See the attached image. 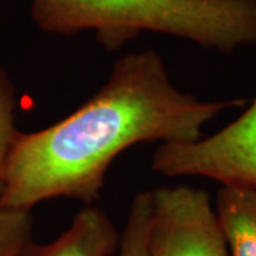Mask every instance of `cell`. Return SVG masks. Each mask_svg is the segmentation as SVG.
Instances as JSON below:
<instances>
[{
  "mask_svg": "<svg viewBox=\"0 0 256 256\" xmlns=\"http://www.w3.org/2000/svg\"><path fill=\"white\" fill-rule=\"evenodd\" d=\"M244 100L201 101L180 90L161 54L148 48L120 57L107 82L66 118L20 132L12 150L0 205L30 210L40 202L100 198L114 160L141 142L185 144Z\"/></svg>",
  "mask_w": 256,
  "mask_h": 256,
  "instance_id": "obj_1",
  "label": "cell"
},
{
  "mask_svg": "<svg viewBox=\"0 0 256 256\" xmlns=\"http://www.w3.org/2000/svg\"><path fill=\"white\" fill-rule=\"evenodd\" d=\"M42 32H92L108 52L142 33L178 37L229 54L256 44V0H30Z\"/></svg>",
  "mask_w": 256,
  "mask_h": 256,
  "instance_id": "obj_2",
  "label": "cell"
},
{
  "mask_svg": "<svg viewBox=\"0 0 256 256\" xmlns=\"http://www.w3.org/2000/svg\"><path fill=\"white\" fill-rule=\"evenodd\" d=\"M152 171L168 178L205 176L222 185L256 188V100L216 134L185 144H161Z\"/></svg>",
  "mask_w": 256,
  "mask_h": 256,
  "instance_id": "obj_3",
  "label": "cell"
},
{
  "mask_svg": "<svg viewBox=\"0 0 256 256\" xmlns=\"http://www.w3.org/2000/svg\"><path fill=\"white\" fill-rule=\"evenodd\" d=\"M151 194L148 256H230L208 192L176 185Z\"/></svg>",
  "mask_w": 256,
  "mask_h": 256,
  "instance_id": "obj_4",
  "label": "cell"
},
{
  "mask_svg": "<svg viewBox=\"0 0 256 256\" xmlns=\"http://www.w3.org/2000/svg\"><path fill=\"white\" fill-rule=\"evenodd\" d=\"M120 238L110 215L92 204L82 206L53 242L30 240L18 256H111L118 249Z\"/></svg>",
  "mask_w": 256,
  "mask_h": 256,
  "instance_id": "obj_5",
  "label": "cell"
},
{
  "mask_svg": "<svg viewBox=\"0 0 256 256\" xmlns=\"http://www.w3.org/2000/svg\"><path fill=\"white\" fill-rule=\"evenodd\" d=\"M216 214L230 256H256V188L222 185Z\"/></svg>",
  "mask_w": 256,
  "mask_h": 256,
  "instance_id": "obj_6",
  "label": "cell"
},
{
  "mask_svg": "<svg viewBox=\"0 0 256 256\" xmlns=\"http://www.w3.org/2000/svg\"><path fill=\"white\" fill-rule=\"evenodd\" d=\"M152 214V194L138 192L130 205L121 232L118 256H148V232Z\"/></svg>",
  "mask_w": 256,
  "mask_h": 256,
  "instance_id": "obj_7",
  "label": "cell"
},
{
  "mask_svg": "<svg viewBox=\"0 0 256 256\" xmlns=\"http://www.w3.org/2000/svg\"><path fill=\"white\" fill-rule=\"evenodd\" d=\"M18 118V92L10 76L0 67V192L12 150L20 131L16 127Z\"/></svg>",
  "mask_w": 256,
  "mask_h": 256,
  "instance_id": "obj_8",
  "label": "cell"
},
{
  "mask_svg": "<svg viewBox=\"0 0 256 256\" xmlns=\"http://www.w3.org/2000/svg\"><path fill=\"white\" fill-rule=\"evenodd\" d=\"M33 218L26 210L0 205V256H18L32 240Z\"/></svg>",
  "mask_w": 256,
  "mask_h": 256,
  "instance_id": "obj_9",
  "label": "cell"
}]
</instances>
